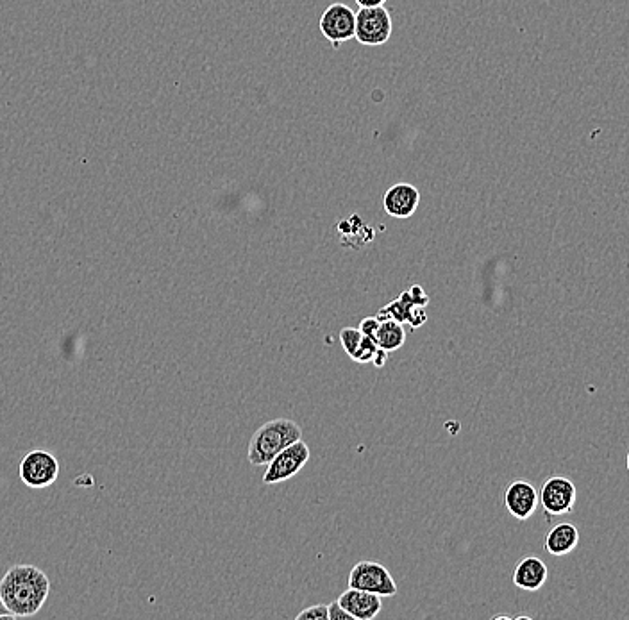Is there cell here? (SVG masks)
I'll use <instances>...</instances> for the list:
<instances>
[{
	"label": "cell",
	"mask_w": 629,
	"mask_h": 620,
	"mask_svg": "<svg viewBox=\"0 0 629 620\" xmlns=\"http://www.w3.org/2000/svg\"><path fill=\"white\" fill-rule=\"evenodd\" d=\"M49 594V576L29 563L13 565L0 579V597L13 619L34 617L47 603Z\"/></svg>",
	"instance_id": "6da1fadb"
},
{
	"label": "cell",
	"mask_w": 629,
	"mask_h": 620,
	"mask_svg": "<svg viewBox=\"0 0 629 620\" xmlns=\"http://www.w3.org/2000/svg\"><path fill=\"white\" fill-rule=\"evenodd\" d=\"M299 440H302V429L295 420H269L252 435L247 447V460L252 467L269 465L277 454Z\"/></svg>",
	"instance_id": "7a4b0ae2"
},
{
	"label": "cell",
	"mask_w": 629,
	"mask_h": 620,
	"mask_svg": "<svg viewBox=\"0 0 629 620\" xmlns=\"http://www.w3.org/2000/svg\"><path fill=\"white\" fill-rule=\"evenodd\" d=\"M576 501H578L576 485L565 476H551L538 492V503L546 513L547 519L571 515Z\"/></svg>",
	"instance_id": "3957f363"
},
{
	"label": "cell",
	"mask_w": 629,
	"mask_h": 620,
	"mask_svg": "<svg viewBox=\"0 0 629 620\" xmlns=\"http://www.w3.org/2000/svg\"><path fill=\"white\" fill-rule=\"evenodd\" d=\"M347 587L365 590L379 597H394L397 594V585L385 565L376 562H360L354 565Z\"/></svg>",
	"instance_id": "277c9868"
},
{
	"label": "cell",
	"mask_w": 629,
	"mask_h": 620,
	"mask_svg": "<svg viewBox=\"0 0 629 620\" xmlns=\"http://www.w3.org/2000/svg\"><path fill=\"white\" fill-rule=\"evenodd\" d=\"M392 18L383 6L360 8L356 13V34L354 38L367 47H378L392 36Z\"/></svg>",
	"instance_id": "5b68a950"
},
{
	"label": "cell",
	"mask_w": 629,
	"mask_h": 620,
	"mask_svg": "<svg viewBox=\"0 0 629 620\" xmlns=\"http://www.w3.org/2000/svg\"><path fill=\"white\" fill-rule=\"evenodd\" d=\"M310 456V447L304 440L288 445L286 449L277 454L274 460L270 461L269 469L263 476V483L265 485H277V483L295 478L306 467V463L310 461Z\"/></svg>",
	"instance_id": "8992f818"
},
{
	"label": "cell",
	"mask_w": 629,
	"mask_h": 620,
	"mask_svg": "<svg viewBox=\"0 0 629 620\" xmlns=\"http://www.w3.org/2000/svg\"><path fill=\"white\" fill-rule=\"evenodd\" d=\"M59 463L51 453L34 449L20 463V479L33 490H43L58 481Z\"/></svg>",
	"instance_id": "52a82bcc"
},
{
	"label": "cell",
	"mask_w": 629,
	"mask_h": 620,
	"mask_svg": "<svg viewBox=\"0 0 629 620\" xmlns=\"http://www.w3.org/2000/svg\"><path fill=\"white\" fill-rule=\"evenodd\" d=\"M320 33L338 49L340 43L353 40L356 34V13L345 4H331L319 22Z\"/></svg>",
	"instance_id": "ba28073f"
},
{
	"label": "cell",
	"mask_w": 629,
	"mask_h": 620,
	"mask_svg": "<svg viewBox=\"0 0 629 620\" xmlns=\"http://www.w3.org/2000/svg\"><path fill=\"white\" fill-rule=\"evenodd\" d=\"M504 506L517 520H528L538 508V490L528 481H513L504 492Z\"/></svg>",
	"instance_id": "9c48e42d"
},
{
	"label": "cell",
	"mask_w": 629,
	"mask_h": 620,
	"mask_svg": "<svg viewBox=\"0 0 629 620\" xmlns=\"http://www.w3.org/2000/svg\"><path fill=\"white\" fill-rule=\"evenodd\" d=\"M420 204V192L408 183H397L385 193L383 208L386 213L397 220L410 218Z\"/></svg>",
	"instance_id": "30bf717a"
},
{
	"label": "cell",
	"mask_w": 629,
	"mask_h": 620,
	"mask_svg": "<svg viewBox=\"0 0 629 620\" xmlns=\"http://www.w3.org/2000/svg\"><path fill=\"white\" fill-rule=\"evenodd\" d=\"M338 603L354 620H372L378 617L383 608L381 597L358 588H349L338 597Z\"/></svg>",
	"instance_id": "8fae6325"
},
{
	"label": "cell",
	"mask_w": 629,
	"mask_h": 620,
	"mask_svg": "<svg viewBox=\"0 0 629 620\" xmlns=\"http://www.w3.org/2000/svg\"><path fill=\"white\" fill-rule=\"evenodd\" d=\"M549 578V570L546 563L537 556H528L520 560L513 572V585L524 592H538L546 585Z\"/></svg>",
	"instance_id": "7c38bea8"
},
{
	"label": "cell",
	"mask_w": 629,
	"mask_h": 620,
	"mask_svg": "<svg viewBox=\"0 0 629 620\" xmlns=\"http://www.w3.org/2000/svg\"><path fill=\"white\" fill-rule=\"evenodd\" d=\"M340 342L345 354L356 363H370L379 349L372 338L361 333L360 327H344L340 331Z\"/></svg>",
	"instance_id": "4fadbf2b"
},
{
	"label": "cell",
	"mask_w": 629,
	"mask_h": 620,
	"mask_svg": "<svg viewBox=\"0 0 629 620\" xmlns=\"http://www.w3.org/2000/svg\"><path fill=\"white\" fill-rule=\"evenodd\" d=\"M579 545V531L574 524L562 522L547 533L544 547L553 556H567Z\"/></svg>",
	"instance_id": "5bb4252c"
},
{
	"label": "cell",
	"mask_w": 629,
	"mask_h": 620,
	"mask_svg": "<svg viewBox=\"0 0 629 620\" xmlns=\"http://www.w3.org/2000/svg\"><path fill=\"white\" fill-rule=\"evenodd\" d=\"M379 327L374 336V342L378 344L379 349H383L386 352H394L397 349L403 347L406 342V331L401 322L385 317V315H378Z\"/></svg>",
	"instance_id": "9a60e30c"
},
{
	"label": "cell",
	"mask_w": 629,
	"mask_h": 620,
	"mask_svg": "<svg viewBox=\"0 0 629 620\" xmlns=\"http://www.w3.org/2000/svg\"><path fill=\"white\" fill-rule=\"evenodd\" d=\"M302 619L329 620L328 606H326V604H315V606H310L308 610H304V612L297 615V620Z\"/></svg>",
	"instance_id": "2e32d148"
},
{
	"label": "cell",
	"mask_w": 629,
	"mask_h": 620,
	"mask_svg": "<svg viewBox=\"0 0 629 620\" xmlns=\"http://www.w3.org/2000/svg\"><path fill=\"white\" fill-rule=\"evenodd\" d=\"M379 327V319L378 317H367V319L361 320L360 331L363 335L369 336L374 340V336H376V331H378Z\"/></svg>",
	"instance_id": "e0dca14e"
},
{
	"label": "cell",
	"mask_w": 629,
	"mask_h": 620,
	"mask_svg": "<svg viewBox=\"0 0 629 620\" xmlns=\"http://www.w3.org/2000/svg\"><path fill=\"white\" fill-rule=\"evenodd\" d=\"M329 620H354L349 613L345 612L338 601L328 604Z\"/></svg>",
	"instance_id": "ac0fdd59"
},
{
	"label": "cell",
	"mask_w": 629,
	"mask_h": 620,
	"mask_svg": "<svg viewBox=\"0 0 629 620\" xmlns=\"http://www.w3.org/2000/svg\"><path fill=\"white\" fill-rule=\"evenodd\" d=\"M360 8H378V6H385L386 0H354Z\"/></svg>",
	"instance_id": "d6986e66"
},
{
	"label": "cell",
	"mask_w": 629,
	"mask_h": 620,
	"mask_svg": "<svg viewBox=\"0 0 629 620\" xmlns=\"http://www.w3.org/2000/svg\"><path fill=\"white\" fill-rule=\"evenodd\" d=\"M388 354H390V352L383 351V349H378V352H376V356L372 358V363H374L376 367H383V365H385L386 363V358H388Z\"/></svg>",
	"instance_id": "ffe728a7"
},
{
	"label": "cell",
	"mask_w": 629,
	"mask_h": 620,
	"mask_svg": "<svg viewBox=\"0 0 629 620\" xmlns=\"http://www.w3.org/2000/svg\"><path fill=\"white\" fill-rule=\"evenodd\" d=\"M0 619H13L11 613L8 612V608L2 603V597H0Z\"/></svg>",
	"instance_id": "44dd1931"
},
{
	"label": "cell",
	"mask_w": 629,
	"mask_h": 620,
	"mask_svg": "<svg viewBox=\"0 0 629 620\" xmlns=\"http://www.w3.org/2000/svg\"><path fill=\"white\" fill-rule=\"evenodd\" d=\"M626 465H628V472H629V453H628V458H626Z\"/></svg>",
	"instance_id": "7402d4cb"
}]
</instances>
